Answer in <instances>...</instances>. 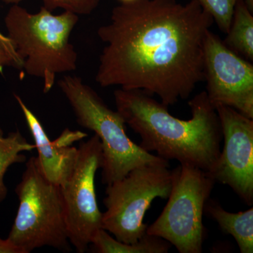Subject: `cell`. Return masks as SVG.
<instances>
[{"label":"cell","mask_w":253,"mask_h":253,"mask_svg":"<svg viewBox=\"0 0 253 253\" xmlns=\"http://www.w3.org/2000/svg\"><path fill=\"white\" fill-rule=\"evenodd\" d=\"M245 2L249 6L250 10L253 12V0H245Z\"/></svg>","instance_id":"obj_21"},{"label":"cell","mask_w":253,"mask_h":253,"mask_svg":"<svg viewBox=\"0 0 253 253\" xmlns=\"http://www.w3.org/2000/svg\"><path fill=\"white\" fill-rule=\"evenodd\" d=\"M120 2L124 3V2H129V1H134V0H119Z\"/></svg>","instance_id":"obj_22"},{"label":"cell","mask_w":253,"mask_h":253,"mask_svg":"<svg viewBox=\"0 0 253 253\" xmlns=\"http://www.w3.org/2000/svg\"><path fill=\"white\" fill-rule=\"evenodd\" d=\"M214 21L197 0H134L111 11L97 31L105 46L96 82L158 96L166 106L204 81V46Z\"/></svg>","instance_id":"obj_1"},{"label":"cell","mask_w":253,"mask_h":253,"mask_svg":"<svg viewBox=\"0 0 253 253\" xmlns=\"http://www.w3.org/2000/svg\"><path fill=\"white\" fill-rule=\"evenodd\" d=\"M204 9L212 16L221 32L227 33L230 28L234 8L238 0H197Z\"/></svg>","instance_id":"obj_16"},{"label":"cell","mask_w":253,"mask_h":253,"mask_svg":"<svg viewBox=\"0 0 253 253\" xmlns=\"http://www.w3.org/2000/svg\"><path fill=\"white\" fill-rule=\"evenodd\" d=\"M93 252L97 253H167L172 245L158 236L145 234L136 243L125 244L100 229L91 239Z\"/></svg>","instance_id":"obj_13"},{"label":"cell","mask_w":253,"mask_h":253,"mask_svg":"<svg viewBox=\"0 0 253 253\" xmlns=\"http://www.w3.org/2000/svg\"><path fill=\"white\" fill-rule=\"evenodd\" d=\"M224 43L237 54L253 60V16L245 0H238Z\"/></svg>","instance_id":"obj_14"},{"label":"cell","mask_w":253,"mask_h":253,"mask_svg":"<svg viewBox=\"0 0 253 253\" xmlns=\"http://www.w3.org/2000/svg\"><path fill=\"white\" fill-rule=\"evenodd\" d=\"M0 253H25L21 248L11 243L9 239L0 238Z\"/></svg>","instance_id":"obj_19"},{"label":"cell","mask_w":253,"mask_h":253,"mask_svg":"<svg viewBox=\"0 0 253 253\" xmlns=\"http://www.w3.org/2000/svg\"><path fill=\"white\" fill-rule=\"evenodd\" d=\"M224 146L209 171L216 183L229 186L249 206L253 204V119L224 105L215 106Z\"/></svg>","instance_id":"obj_10"},{"label":"cell","mask_w":253,"mask_h":253,"mask_svg":"<svg viewBox=\"0 0 253 253\" xmlns=\"http://www.w3.org/2000/svg\"><path fill=\"white\" fill-rule=\"evenodd\" d=\"M15 191L19 206L7 239L25 253L44 246L69 251L61 188L44 176L37 157L26 162Z\"/></svg>","instance_id":"obj_5"},{"label":"cell","mask_w":253,"mask_h":253,"mask_svg":"<svg viewBox=\"0 0 253 253\" xmlns=\"http://www.w3.org/2000/svg\"><path fill=\"white\" fill-rule=\"evenodd\" d=\"M60 89L71 105L78 124L94 131L102 146L101 181L109 185L145 165H169V161L141 149L126 135V123L96 91L78 76H64Z\"/></svg>","instance_id":"obj_4"},{"label":"cell","mask_w":253,"mask_h":253,"mask_svg":"<svg viewBox=\"0 0 253 253\" xmlns=\"http://www.w3.org/2000/svg\"><path fill=\"white\" fill-rule=\"evenodd\" d=\"M6 66L22 68V63L16 53L0 42V69Z\"/></svg>","instance_id":"obj_18"},{"label":"cell","mask_w":253,"mask_h":253,"mask_svg":"<svg viewBox=\"0 0 253 253\" xmlns=\"http://www.w3.org/2000/svg\"><path fill=\"white\" fill-rule=\"evenodd\" d=\"M102 163V146L94 134L78 148L71 176L60 186L70 242L79 253L87 251L95 233L102 229L95 191V176Z\"/></svg>","instance_id":"obj_8"},{"label":"cell","mask_w":253,"mask_h":253,"mask_svg":"<svg viewBox=\"0 0 253 253\" xmlns=\"http://www.w3.org/2000/svg\"><path fill=\"white\" fill-rule=\"evenodd\" d=\"M36 149L35 144H29L19 130L11 131L5 136L0 128V202H2L8 194V189L4 182V174L15 163H22L26 157L24 151Z\"/></svg>","instance_id":"obj_15"},{"label":"cell","mask_w":253,"mask_h":253,"mask_svg":"<svg viewBox=\"0 0 253 253\" xmlns=\"http://www.w3.org/2000/svg\"><path fill=\"white\" fill-rule=\"evenodd\" d=\"M173 173L167 204L146 234L166 240L179 253H201L206 235L205 206L216 182L207 171L189 165H179Z\"/></svg>","instance_id":"obj_7"},{"label":"cell","mask_w":253,"mask_h":253,"mask_svg":"<svg viewBox=\"0 0 253 253\" xmlns=\"http://www.w3.org/2000/svg\"><path fill=\"white\" fill-rule=\"evenodd\" d=\"M205 214L217 221L221 231L232 236L241 253H253V208L237 213L228 212L220 204L209 199L206 203Z\"/></svg>","instance_id":"obj_12"},{"label":"cell","mask_w":253,"mask_h":253,"mask_svg":"<svg viewBox=\"0 0 253 253\" xmlns=\"http://www.w3.org/2000/svg\"><path fill=\"white\" fill-rule=\"evenodd\" d=\"M79 16L69 11L54 15L44 6L36 14L13 4L4 18L8 38L28 76L41 78L48 93L59 74L77 69L78 53L70 41Z\"/></svg>","instance_id":"obj_3"},{"label":"cell","mask_w":253,"mask_h":253,"mask_svg":"<svg viewBox=\"0 0 253 253\" xmlns=\"http://www.w3.org/2000/svg\"><path fill=\"white\" fill-rule=\"evenodd\" d=\"M169 165H145L107 185L102 212V229L125 244L137 242L146 233V211L156 198L168 199L172 190Z\"/></svg>","instance_id":"obj_6"},{"label":"cell","mask_w":253,"mask_h":253,"mask_svg":"<svg viewBox=\"0 0 253 253\" xmlns=\"http://www.w3.org/2000/svg\"><path fill=\"white\" fill-rule=\"evenodd\" d=\"M204 81L215 108L229 106L253 119V66L234 52L210 30L204 46Z\"/></svg>","instance_id":"obj_9"},{"label":"cell","mask_w":253,"mask_h":253,"mask_svg":"<svg viewBox=\"0 0 253 253\" xmlns=\"http://www.w3.org/2000/svg\"><path fill=\"white\" fill-rule=\"evenodd\" d=\"M0 42L2 43V44H4L5 46H7L9 49H11V51L16 53V51H15L12 42L10 41V40L8 38L7 36H5L4 35H3L2 33H1V32H0Z\"/></svg>","instance_id":"obj_20"},{"label":"cell","mask_w":253,"mask_h":253,"mask_svg":"<svg viewBox=\"0 0 253 253\" xmlns=\"http://www.w3.org/2000/svg\"><path fill=\"white\" fill-rule=\"evenodd\" d=\"M113 96L116 111L140 136L139 146L144 151L205 171H209L217 161L222 131L206 91L189 101L191 118L186 121L174 117L168 106L142 91L120 88Z\"/></svg>","instance_id":"obj_2"},{"label":"cell","mask_w":253,"mask_h":253,"mask_svg":"<svg viewBox=\"0 0 253 253\" xmlns=\"http://www.w3.org/2000/svg\"><path fill=\"white\" fill-rule=\"evenodd\" d=\"M6 4H18L25 0H0ZM44 7L53 11L56 9L69 11L78 16L91 14L99 6L101 0H41Z\"/></svg>","instance_id":"obj_17"},{"label":"cell","mask_w":253,"mask_h":253,"mask_svg":"<svg viewBox=\"0 0 253 253\" xmlns=\"http://www.w3.org/2000/svg\"><path fill=\"white\" fill-rule=\"evenodd\" d=\"M15 99L19 105L31 131L36 149L38 163L44 176L53 184L61 186L67 181L77 161L78 149L66 146L59 139L50 141L42 125L36 115L17 94Z\"/></svg>","instance_id":"obj_11"}]
</instances>
